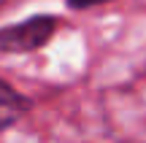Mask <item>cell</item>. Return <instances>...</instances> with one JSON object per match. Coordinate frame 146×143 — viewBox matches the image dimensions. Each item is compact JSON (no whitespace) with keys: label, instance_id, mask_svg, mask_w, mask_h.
Listing matches in <instances>:
<instances>
[{"label":"cell","instance_id":"1","mask_svg":"<svg viewBox=\"0 0 146 143\" xmlns=\"http://www.w3.org/2000/svg\"><path fill=\"white\" fill-rule=\"evenodd\" d=\"M60 16L54 14H33L14 24L0 27V51L3 54H30L41 51L60 30Z\"/></svg>","mask_w":146,"mask_h":143},{"label":"cell","instance_id":"2","mask_svg":"<svg viewBox=\"0 0 146 143\" xmlns=\"http://www.w3.org/2000/svg\"><path fill=\"white\" fill-rule=\"evenodd\" d=\"M27 111H30V100L16 86H11L8 81L0 78V132L14 127Z\"/></svg>","mask_w":146,"mask_h":143},{"label":"cell","instance_id":"3","mask_svg":"<svg viewBox=\"0 0 146 143\" xmlns=\"http://www.w3.org/2000/svg\"><path fill=\"white\" fill-rule=\"evenodd\" d=\"M106 3H114V0H65V5L73 11H87L95 8V5H106Z\"/></svg>","mask_w":146,"mask_h":143}]
</instances>
